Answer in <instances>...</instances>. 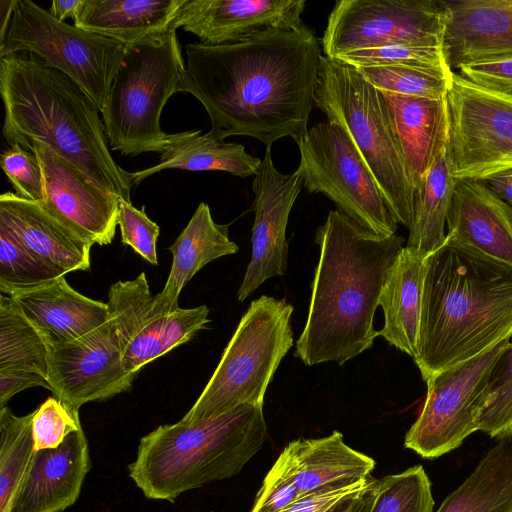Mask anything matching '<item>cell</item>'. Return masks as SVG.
I'll list each match as a JSON object with an SVG mask.
<instances>
[{"label": "cell", "instance_id": "cell-1", "mask_svg": "<svg viewBox=\"0 0 512 512\" xmlns=\"http://www.w3.org/2000/svg\"><path fill=\"white\" fill-rule=\"evenodd\" d=\"M185 51L180 92L203 105L211 137L248 136L271 148L281 138L297 142L307 133L322 55L304 23L233 44H187Z\"/></svg>", "mask_w": 512, "mask_h": 512}, {"label": "cell", "instance_id": "cell-2", "mask_svg": "<svg viewBox=\"0 0 512 512\" xmlns=\"http://www.w3.org/2000/svg\"><path fill=\"white\" fill-rule=\"evenodd\" d=\"M315 242L319 260L294 356L307 366L330 361L343 365L379 336L375 310L404 238L378 236L333 210L317 228Z\"/></svg>", "mask_w": 512, "mask_h": 512}, {"label": "cell", "instance_id": "cell-3", "mask_svg": "<svg viewBox=\"0 0 512 512\" xmlns=\"http://www.w3.org/2000/svg\"><path fill=\"white\" fill-rule=\"evenodd\" d=\"M512 336V266L447 239L426 259L417 356L425 382Z\"/></svg>", "mask_w": 512, "mask_h": 512}, {"label": "cell", "instance_id": "cell-4", "mask_svg": "<svg viewBox=\"0 0 512 512\" xmlns=\"http://www.w3.org/2000/svg\"><path fill=\"white\" fill-rule=\"evenodd\" d=\"M3 135L24 147L32 140L49 146L100 186L131 202V172L108 147L93 100L64 73L34 58H0Z\"/></svg>", "mask_w": 512, "mask_h": 512}, {"label": "cell", "instance_id": "cell-5", "mask_svg": "<svg viewBox=\"0 0 512 512\" xmlns=\"http://www.w3.org/2000/svg\"><path fill=\"white\" fill-rule=\"evenodd\" d=\"M267 437L263 406L255 405L160 425L140 439L128 474L146 498L173 503L186 491L237 475Z\"/></svg>", "mask_w": 512, "mask_h": 512}, {"label": "cell", "instance_id": "cell-6", "mask_svg": "<svg viewBox=\"0 0 512 512\" xmlns=\"http://www.w3.org/2000/svg\"><path fill=\"white\" fill-rule=\"evenodd\" d=\"M186 66L175 30L126 45L101 111L112 150L124 156L165 152L194 131L166 133L160 125L168 99L180 92Z\"/></svg>", "mask_w": 512, "mask_h": 512}, {"label": "cell", "instance_id": "cell-7", "mask_svg": "<svg viewBox=\"0 0 512 512\" xmlns=\"http://www.w3.org/2000/svg\"><path fill=\"white\" fill-rule=\"evenodd\" d=\"M314 105L347 132L398 223L409 229L414 190L382 92L353 66L321 56Z\"/></svg>", "mask_w": 512, "mask_h": 512}, {"label": "cell", "instance_id": "cell-8", "mask_svg": "<svg viewBox=\"0 0 512 512\" xmlns=\"http://www.w3.org/2000/svg\"><path fill=\"white\" fill-rule=\"evenodd\" d=\"M293 310L285 299L262 295L253 300L211 378L181 421L196 423L241 405L263 406L268 385L294 342Z\"/></svg>", "mask_w": 512, "mask_h": 512}, {"label": "cell", "instance_id": "cell-9", "mask_svg": "<svg viewBox=\"0 0 512 512\" xmlns=\"http://www.w3.org/2000/svg\"><path fill=\"white\" fill-rule=\"evenodd\" d=\"M126 44L56 19L29 0H17L0 44V58L27 51L72 79L101 112Z\"/></svg>", "mask_w": 512, "mask_h": 512}, {"label": "cell", "instance_id": "cell-10", "mask_svg": "<svg viewBox=\"0 0 512 512\" xmlns=\"http://www.w3.org/2000/svg\"><path fill=\"white\" fill-rule=\"evenodd\" d=\"M303 185L322 193L365 230L381 237L395 235L398 221L373 174L347 132L338 124L321 122L296 142Z\"/></svg>", "mask_w": 512, "mask_h": 512}, {"label": "cell", "instance_id": "cell-11", "mask_svg": "<svg viewBox=\"0 0 512 512\" xmlns=\"http://www.w3.org/2000/svg\"><path fill=\"white\" fill-rule=\"evenodd\" d=\"M511 337L429 379L422 410L404 445L422 458L435 459L458 448L476 432L493 368Z\"/></svg>", "mask_w": 512, "mask_h": 512}, {"label": "cell", "instance_id": "cell-12", "mask_svg": "<svg viewBox=\"0 0 512 512\" xmlns=\"http://www.w3.org/2000/svg\"><path fill=\"white\" fill-rule=\"evenodd\" d=\"M446 102L454 177L485 181L512 169V96L453 71Z\"/></svg>", "mask_w": 512, "mask_h": 512}, {"label": "cell", "instance_id": "cell-13", "mask_svg": "<svg viewBox=\"0 0 512 512\" xmlns=\"http://www.w3.org/2000/svg\"><path fill=\"white\" fill-rule=\"evenodd\" d=\"M441 0H338L321 38L325 56L394 45L442 47Z\"/></svg>", "mask_w": 512, "mask_h": 512}, {"label": "cell", "instance_id": "cell-14", "mask_svg": "<svg viewBox=\"0 0 512 512\" xmlns=\"http://www.w3.org/2000/svg\"><path fill=\"white\" fill-rule=\"evenodd\" d=\"M109 316L122 351L126 372L134 380L147 364L194 338L210 322L206 305L168 314L149 288L146 274L118 281L108 291Z\"/></svg>", "mask_w": 512, "mask_h": 512}, {"label": "cell", "instance_id": "cell-15", "mask_svg": "<svg viewBox=\"0 0 512 512\" xmlns=\"http://www.w3.org/2000/svg\"><path fill=\"white\" fill-rule=\"evenodd\" d=\"M49 381L52 393L73 409L106 401L131 389L115 325L109 320L88 334L50 346Z\"/></svg>", "mask_w": 512, "mask_h": 512}, {"label": "cell", "instance_id": "cell-16", "mask_svg": "<svg viewBox=\"0 0 512 512\" xmlns=\"http://www.w3.org/2000/svg\"><path fill=\"white\" fill-rule=\"evenodd\" d=\"M23 148L35 154L42 169L44 202L39 205L89 244H110L118 225L120 197L46 144L32 140Z\"/></svg>", "mask_w": 512, "mask_h": 512}, {"label": "cell", "instance_id": "cell-17", "mask_svg": "<svg viewBox=\"0 0 512 512\" xmlns=\"http://www.w3.org/2000/svg\"><path fill=\"white\" fill-rule=\"evenodd\" d=\"M302 185L300 170L291 174L278 171L271 157V148L266 147L252 185L255 194L252 251L237 292L239 301H244L267 279L282 276L286 272V228Z\"/></svg>", "mask_w": 512, "mask_h": 512}, {"label": "cell", "instance_id": "cell-18", "mask_svg": "<svg viewBox=\"0 0 512 512\" xmlns=\"http://www.w3.org/2000/svg\"><path fill=\"white\" fill-rule=\"evenodd\" d=\"M305 6V0H186L170 29L182 27L207 46L233 44L300 27Z\"/></svg>", "mask_w": 512, "mask_h": 512}, {"label": "cell", "instance_id": "cell-19", "mask_svg": "<svg viewBox=\"0 0 512 512\" xmlns=\"http://www.w3.org/2000/svg\"><path fill=\"white\" fill-rule=\"evenodd\" d=\"M442 50L453 71L488 60L512 59V0H441Z\"/></svg>", "mask_w": 512, "mask_h": 512}, {"label": "cell", "instance_id": "cell-20", "mask_svg": "<svg viewBox=\"0 0 512 512\" xmlns=\"http://www.w3.org/2000/svg\"><path fill=\"white\" fill-rule=\"evenodd\" d=\"M446 239L512 266V206L481 180L456 179Z\"/></svg>", "mask_w": 512, "mask_h": 512}, {"label": "cell", "instance_id": "cell-21", "mask_svg": "<svg viewBox=\"0 0 512 512\" xmlns=\"http://www.w3.org/2000/svg\"><path fill=\"white\" fill-rule=\"evenodd\" d=\"M82 427L55 449L35 451L10 512H62L80 496L90 471Z\"/></svg>", "mask_w": 512, "mask_h": 512}, {"label": "cell", "instance_id": "cell-22", "mask_svg": "<svg viewBox=\"0 0 512 512\" xmlns=\"http://www.w3.org/2000/svg\"><path fill=\"white\" fill-rule=\"evenodd\" d=\"M297 487L301 497L352 486L371 476L375 461L348 446L343 434L289 442L273 464Z\"/></svg>", "mask_w": 512, "mask_h": 512}, {"label": "cell", "instance_id": "cell-23", "mask_svg": "<svg viewBox=\"0 0 512 512\" xmlns=\"http://www.w3.org/2000/svg\"><path fill=\"white\" fill-rule=\"evenodd\" d=\"M10 297L49 347L74 341L109 320L107 303L77 292L64 276Z\"/></svg>", "mask_w": 512, "mask_h": 512}, {"label": "cell", "instance_id": "cell-24", "mask_svg": "<svg viewBox=\"0 0 512 512\" xmlns=\"http://www.w3.org/2000/svg\"><path fill=\"white\" fill-rule=\"evenodd\" d=\"M0 223L35 256L63 276L90 269L91 244L83 240L41 205L12 192L0 196Z\"/></svg>", "mask_w": 512, "mask_h": 512}, {"label": "cell", "instance_id": "cell-25", "mask_svg": "<svg viewBox=\"0 0 512 512\" xmlns=\"http://www.w3.org/2000/svg\"><path fill=\"white\" fill-rule=\"evenodd\" d=\"M381 92L390 112L409 182L415 190L449 140L446 97L431 99Z\"/></svg>", "mask_w": 512, "mask_h": 512}, {"label": "cell", "instance_id": "cell-26", "mask_svg": "<svg viewBox=\"0 0 512 512\" xmlns=\"http://www.w3.org/2000/svg\"><path fill=\"white\" fill-rule=\"evenodd\" d=\"M427 254L404 246L382 287L378 306L384 326L378 331L391 345L413 359L418 352Z\"/></svg>", "mask_w": 512, "mask_h": 512}, {"label": "cell", "instance_id": "cell-27", "mask_svg": "<svg viewBox=\"0 0 512 512\" xmlns=\"http://www.w3.org/2000/svg\"><path fill=\"white\" fill-rule=\"evenodd\" d=\"M168 249L173 256L171 269L162 291L156 295L163 310L171 314L180 308V292L201 268L237 253L239 247L230 240L228 225L216 223L210 207L202 202Z\"/></svg>", "mask_w": 512, "mask_h": 512}, {"label": "cell", "instance_id": "cell-28", "mask_svg": "<svg viewBox=\"0 0 512 512\" xmlns=\"http://www.w3.org/2000/svg\"><path fill=\"white\" fill-rule=\"evenodd\" d=\"M186 0H83L74 25L126 45L170 29Z\"/></svg>", "mask_w": 512, "mask_h": 512}, {"label": "cell", "instance_id": "cell-29", "mask_svg": "<svg viewBox=\"0 0 512 512\" xmlns=\"http://www.w3.org/2000/svg\"><path fill=\"white\" fill-rule=\"evenodd\" d=\"M497 439L436 512H512V430Z\"/></svg>", "mask_w": 512, "mask_h": 512}, {"label": "cell", "instance_id": "cell-30", "mask_svg": "<svg viewBox=\"0 0 512 512\" xmlns=\"http://www.w3.org/2000/svg\"><path fill=\"white\" fill-rule=\"evenodd\" d=\"M449 140L414 190L408 247L429 255L446 239V220L456 178Z\"/></svg>", "mask_w": 512, "mask_h": 512}, {"label": "cell", "instance_id": "cell-31", "mask_svg": "<svg viewBox=\"0 0 512 512\" xmlns=\"http://www.w3.org/2000/svg\"><path fill=\"white\" fill-rule=\"evenodd\" d=\"M262 159L247 153L244 146L216 140L202 130L172 146L160 156L159 162L149 168L131 172L133 185L167 169L189 171H224L241 178L254 176Z\"/></svg>", "mask_w": 512, "mask_h": 512}, {"label": "cell", "instance_id": "cell-32", "mask_svg": "<svg viewBox=\"0 0 512 512\" xmlns=\"http://www.w3.org/2000/svg\"><path fill=\"white\" fill-rule=\"evenodd\" d=\"M50 347L15 301L0 296V371L26 372L49 380Z\"/></svg>", "mask_w": 512, "mask_h": 512}, {"label": "cell", "instance_id": "cell-33", "mask_svg": "<svg viewBox=\"0 0 512 512\" xmlns=\"http://www.w3.org/2000/svg\"><path fill=\"white\" fill-rule=\"evenodd\" d=\"M34 411L16 416L6 406L0 409V512H10L34 455Z\"/></svg>", "mask_w": 512, "mask_h": 512}, {"label": "cell", "instance_id": "cell-34", "mask_svg": "<svg viewBox=\"0 0 512 512\" xmlns=\"http://www.w3.org/2000/svg\"><path fill=\"white\" fill-rule=\"evenodd\" d=\"M356 69L369 83L381 91L431 99L446 97L453 72L399 65Z\"/></svg>", "mask_w": 512, "mask_h": 512}, {"label": "cell", "instance_id": "cell-35", "mask_svg": "<svg viewBox=\"0 0 512 512\" xmlns=\"http://www.w3.org/2000/svg\"><path fill=\"white\" fill-rule=\"evenodd\" d=\"M63 276L31 253L0 223V292L6 296Z\"/></svg>", "mask_w": 512, "mask_h": 512}, {"label": "cell", "instance_id": "cell-36", "mask_svg": "<svg viewBox=\"0 0 512 512\" xmlns=\"http://www.w3.org/2000/svg\"><path fill=\"white\" fill-rule=\"evenodd\" d=\"M431 482L420 465L379 479L373 512H434Z\"/></svg>", "mask_w": 512, "mask_h": 512}, {"label": "cell", "instance_id": "cell-37", "mask_svg": "<svg viewBox=\"0 0 512 512\" xmlns=\"http://www.w3.org/2000/svg\"><path fill=\"white\" fill-rule=\"evenodd\" d=\"M476 430L499 437L512 430V342L496 362Z\"/></svg>", "mask_w": 512, "mask_h": 512}, {"label": "cell", "instance_id": "cell-38", "mask_svg": "<svg viewBox=\"0 0 512 512\" xmlns=\"http://www.w3.org/2000/svg\"><path fill=\"white\" fill-rule=\"evenodd\" d=\"M334 59L355 68L399 65L452 71L446 63L442 47L394 45L352 51Z\"/></svg>", "mask_w": 512, "mask_h": 512}, {"label": "cell", "instance_id": "cell-39", "mask_svg": "<svg viewBox=\"0 0 512 512\" xmlns=\"http://www.w3.org/2000/svg\"><path fill=\"white\" fill-rule=\"evenodd\" d=\"M79 410L57 397L47 398L34 410L32 436L35 451L55 449L67 436L81 428Z\"/></svg>", "mask_w": 512, "mask_h": 512}, {"label": "cell", "instance_id": "cell-40", "mask_svg": "<svg viewBox=\"0 0 512 512\" xmlns=\"http://www.w3.org/2000/svg\"><path fill=\"white\" fill-rule=\"evenodd\" d=\"M1 167L16 195L38 204L44 202V181L40 163L32 151L10 145L1 155Z\"/></svg>", "mask_w": 512, "mask_h": 512}, {"label": "cell", "instance_id": "cell-41", "mask_svg": "<svg viewBox=\"0 0 512 512\" xmlns=\"http://www.w3.org/2000/svg\"><path fill=\"white\" fill-rule=\"evenodd\" d=\"M118 225L121 231V242L132 247L149 263L157 265L156 243L160 235V227L149 219L145 206L137 209L131 202L120 198Z\"/></svg>", "mask_w": 512, "mask_h": 512}, {"label": "cell", "instance_id": "cell-42", "mask_svg": "<svg viewBox=\"0 0 512 512\" xmlns=\"http://www.w3.org/2000/svg\"><path fill=\"white\" fill-rule=\"evenodd\" d=\"M301 498L295 484L278 468L266 474L250 512H284Z\"/></svg>", "mask_w": 512, "mask_h": 512}, {"label": "cell", "instance_id": "cell-43", "mask_svg": "<svg viewBox=\"0 0 512 512\" xmlns=\"http://www.w3.org/2000/svg\"><path fill=\"white\" fill-rule=\"evenodd\" d=\"M459 74L484 88L512 96V59L467 63Z\"/></svg>", "mask_w": 512, "mask_h": 512}, {"label": "cell", "instance_id": "cell-44", "mask_svg": "<svg viewBox=\"0 0 512 512\" xmlns=\"http://www.w3.org/2000/svg\"><path fill=\"white\" fill-rule=\"evenodd\" d=\"M371 477L372 476L352 486L336 489H325L301 497L284 512H325L328 508H330L334 503L343 497L364 487Z\"/></svg>", "mask_w": 512, "mask_h": 512}, {"label": "cell", "instance_id": "cell-45", "mask_svg": "<svg viewBox=\"0 0 512 512\" xmlns=\"http://www.w3.org/2000/svg\"><path fill=\"white\" fill-rule=\"evenodd\" d=\"M32 387H43L52 392L50 381L41 375L0 371V409L6 407L14 395Z\"/></svg>", "mask_w": 512, "mask_h": 512}, {"label": "cell", "instance_id": "cell-46", "mask_svg": "<svg viewBox=\"0 0 512 512\" xmlns=\"http://www.w3.org/2000/svg\"><path fill=\"white\" fill-rule=\"evenodd\" d=\"M379 496V479L371 477L361 489L343 497L325 512H373Z\"/></svg>", "mask_w": 512, "mask_h": 512}, {"label": "cell", "instance_id": "cell-47", "mask_svg": "<svg viewBox=\"0 0 512 512\" xmlns=\"http://www.w3.org/2000/svg\"><path fill=\"white\" fill-rule=\"evenodd\" d=\"M502 200L512 206V169L484 181Z\"/></svg>", "mask_w": 512, "mask_h": 512}, {"label": "cell", "instance_id": "cell-48", "mask_svg": "<svg viewBox=\"0 0 512 512\" xmlns=\"http://www.w3.org/2000/svg\"><path fill=\"white\" fill-rule=\"evenodd\" d=\"M83 0H55L51 4L50 14L60 21L74 20Z\"/></svg>", "mask_w": 512, "mask_h": 512}, {"label": "cell", "instance_id": "cell-49", "mask_svg": "<svg viewBox=\"0 0 512 512\" xmlns=\"http://www.w3.org/2000/svg\"><path fill=\"white\" fill-rule=\"evenodd\" d=\"M17 0H1L0 1V44L4 42L7 29L9 27Z\"/></svg>", "mask_w": 512, "mask_h": 512}]
</instances>
